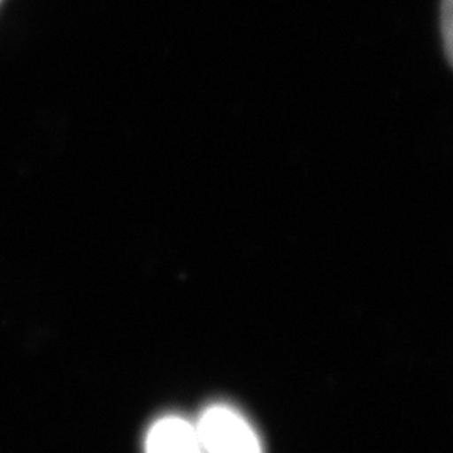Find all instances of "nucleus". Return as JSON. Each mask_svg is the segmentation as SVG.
<instances>
[{"label": "nucleus", "mask_w": 453, "mask_h": 453, "mask_svg": "<svg viewBox=\"0 0 453 453\" xmlns=\"http://www.w3.org/2000/svg\"><path fill=\"white\" fill-rule=\"evenodd\" d=\"M441 34L449 61L453 65V0H443L441 4Z\"/></svg>", "instance_id": "nucleus-3"}, {"label": "nucleus", "mask_w": 453, "mask_h": 453, "mask_svg": "<svg viewBox=\"0 0 453 453\" xmlns=\"http://www.w3.org/2000/svg\"><path fill=\"white\" fill-rule=\"evenodd\" d=\"M195 426L203 453H262L252 425L230 406H211Z\"/></svg>", "instance_id": "nucleus-1"}, {"label": "nucleus", "mask_w": 453, "mask_h": 453, "mask_svg": "<svg viewBox=\"0 0 453 453\" xmlns=\"http://www.w3.org/2000/svg\"><path fill=\"white\" fill-rule=\"evenodd\" d=\"M146 453H203V449L194 423L180 417H165L150 428Z\"/></svg>", "instance_id": "nucleus-2"}, {"label": "nucleus", "mask_w": 453, "mask_h": 453, "mask_svg": "<svg viewBox=\"0 0 453 453\" xmlns=\"http://www.w3.org/2000/svg\"><path fill=\"white\" fill-rule=\"evenodd\" d=\"M0 2H2V0H0Z\"/></svg>", "instance_id": "nucleus-4"}]
</instances>
